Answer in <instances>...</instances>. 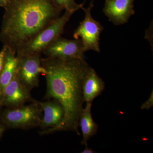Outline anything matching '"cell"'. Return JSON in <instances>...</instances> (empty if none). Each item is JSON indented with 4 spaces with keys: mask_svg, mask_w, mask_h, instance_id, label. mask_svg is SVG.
<instances>
[{
    "mask_svg": "<svg viewBox=\"0 0 153 153\" xmlns=\"http://www.w3.org/2000/svg\"><path fill=\"white\" fill-rule=\"evenodd\" d=\"M16 74L25 87L31 91L39 85V76H45L46 70L41 64V55H16Z\"/></svg>",
    "mask_w": 153,
    "mask_h": 153,
    "instance_id": "8992f818",
    "label": "cell"
},
{
    "mask_svg": "<svg viewBox=\"0 0 153 153\" xmlns=\"http://www.w3.org/2000/svg\"><path fill=\"white\" fill-rule=\"evenodd\" d=\"M4 127L0 125V137L2 134L3 132H4Z\"/></svg>",
    "mask_w": 153,
    "mask_h": 153,
    "instance_id": "d6986e66",
    "label": "cell"
},
{
    "mask_svg": "<svg viewBox=\"0 0 153 153\" xmlns=\"http://www.w3.org/2000/svg\"><path fill=\"white\" fill-rule=\"evenodd\" d=\"M7 50V47L6 46H4L3 49L0 52V73L2 70L5 62Z\"/></svg>",
    "mask_w": 153,
    "mask_h": 153,
    "instance_id": "9a60e30c",
    "label": "cell"
},
{
    "mask_svg": "<svg viewBox=\"0 0 153 153\" xmlns=\"http://www.w3.org/2000/svg\"><path fill=\"white\" fill-rule=\"evenodd\" d=\"M46 70L47 99L57 100L63 106L64 116L55 128L41 133L49 134L58 131H74L79 135V119L84 102L82 92L83 78L90 66L84 59L41 58Z\"/></svg>",
    "mask_w": 153,
    "mask_h": 153,
    "instance_id": "6da1fadb",
    "label": "cell"
},
{
    "mask_svg": "<svg viewBox=\"0 0 153 153\" xmlns=\"http://www.w3.org/2000/svg\"><path fill=\"white\" fill-rule=\"evenodd\" d=\"M74 12L65 10L58 19L42 30L16 52V55H41L44 50L63 34Z\"/></svg>",
    "mask_w": 153,
    "mask_h": 153,
    "instance_id": "3957f363",
    "label": "cell"
},
{
    "mask_svg": "<svg viewBox=\"0 0 153 153\" xmlns=\"http://www.w3.org/2000/svg\"><path fill=\"white\" fill-rule=\"evenodd\" d=\"M93 7L92 1L87 8H82L85 12V18L73 34L75 39H81L84 52L91 50L97 52L100 51V37L104 28L92 18L91 10Z\"/></svg>",
    "mask_w": 153,
    "mask_h": 153,
    "instance_id": "5b68a950",
    "label": "cell"
},
{
    "mask_svg": "<svg viewBox=\"0 0 153 153\" xmlns=\"http://www.w3.org/2000/svg\"><path fill=\"white\" fill-rule=\"evenodd\" d=\"M35 100L30 91L21 82L16 73L4 89L0 97V104L9 108H16Z\"/></svg>",
    "mask_w": 153,
    "mask_h": 153,
    "instance_id": "ba28073f",
    "label": "cell"
},
{
    "mask_svg": "<svg viewBox=\"0 0 153 153\" xmlns=\"http://www.w3.org/2000/svg\"><path fill=\"white\" fill-rule=\"evenodd\" d=\"M4 8L0 40L16 53L62 12L52 0H9Z\"/></svg>",
    "mask_w": 153,
    "mask_h": 153,
    "instance_id": "7a4b0ae2",
    "label": "cell"
},
{
    "mask_svg": "<svg viewBox=\"0 0 153 153\" xmlns=\"http://www.w3.org/2000/svg\"><path fill=\"white\" fill-rule=\"evenodd\" d=\"M82 153H96L95 151L89 148L88 147V146H85V148L84 150L82 151L81 152Z\"/></svg>",
    "mask_w": 153,
    "mask_h": 153,
    "instance_id": "e0dca14e",
    "label": "cell"
},
{
    "mask_svg": "<svg viewBox=\"0 0 153 153\" xmlns=\"http://www.w3.org/2000/svg\"><path fill=\"white\" fill-rule=\"evenodd\" d=\"M17 66L16 53L7 47L5 62L0 73V97L6 86L16 73Z\"/></svg>",
    "mask_w": 153,
    "mask_h": 153,
    "instance_id": "4fadbf2b",
    "label": "cell"
},
{
    "mask_svg": "<svg viewBox=\"0 0 153 153\" xmlns=\"http://www.w3.org/2000/svg\"><path fill=\"white\" fill-rule=\"evenodd\" d=\"M54 4L60 10L73 11L75 13L76 11L82 9L85 4V1L82 4H76L75 0H52Z\"/></svg>",
    "mask_w": 153,
    "mask_h": 153,
    "instance_id": "5bb4252c",
    "label": "cell"
},
{
    "mask_svg": "<svg viewBox=\"0 0 153 153\" xmlns=\"http://www.w3.org/2000/svg\"><path fill=\"white\" fill-rule=\"evenodd\" d=\"M84 52L81 39L68 40L60 36L43 53L47 57L70 59H84Z\"/></svg>",
    "mask_w": 153,
    "mask_h": 153,
    "instance_id": "52a82bcc",
    "label": "cell"
},
{
    "mask_svg": "<svg viewBox=\"0 0 153 153\" xmlns=\"http://www.w3.org/2000/svg\"><path fill=\"white\" fill-rule=\"evenodd\" d=\"M9 0H0V7L4 8L8 3Z\"/></svg>",
    "mask_w": 153,
    "mask_h": 153,
    "instance_id": "ac0fdd59",
    "label": "cell"
},
{
    "mask_svg": "<svg viewBox=\"0 0 153 153\" xmlns=\"http://www.w3.org/2000/svg\"><path fill=\"white\" fill-rule=\"evenodd\" d=\"M92 102H86V106L83 108L79 119V125L81 127L82 140L81 144L87 146L88 140L95 135L97 132L98 126L94 121L91 113Z\"/></svg>",
    "mask_w": 153,
    "mask_h": 153,
    "instance_id": "7c38bea8",
    "label": "cell"
},
{
    "mask_svg": "<svg viewBox=\"0 0 153 153\" xmlns=\"http://www.w3.org/2000/svg\"><path fill=\"white\" fill-rule=\"evenodd\" d=\"M105 88V82L95 70L89 67L85 74L82 84L83 100L92 102L96 97L101 94Z\"/></svg>",
    "mask_w": 153,
    "mask_h": 153,
    "instance_id": "8fae6325",
    "label": "cell"
},
{
    "mask_svg": "<svg viewBox=\"0 0 153 153\" xmlns=\"http://www.w3.org/2000/svg\"><path fill=\"white\" fill-rule=\"evenodd\" d=\"M43 115L39 101L35 100L30 104L9 108L3 113L1 118L10 128L28 130L40 126Z\"/></svg>",
    "mask_w": 153,
    "mask_h": 153,
    "instance_id": "277c9868",
    "label": "cell"
},
{
    "mask_svg": "<svg viewBox=\"0 0 153 153\" xmlns=\"http://www.w3.org/2000/svg\"><path fill=\"white\" fill-rule=\"evenodd\" d=\"M42 108L43 115L40 127L39 134L55 128L62 122L64 116L63 106L55 100L39 102Z\"/></svg>",
    "mask_w": 153,
    "mask_h": 153,
    "instance_id": "30bf717a",
    "label": "cell"
},
{
    "mask_svg": "<svg viewBox=\"0 0 153 153\" xmlns=\"http://www.w3.org/2000/svg\"><path fill=\"white\" fill-rule=\"evenodd\" d=\"M134 0H105L103 12L115 25H120L128 22L135 14Z\"/></svg>",
    "mask_w": 153,
    "mask_h": 153,
    "instance_id": "9c48e42d",
    "label": "cell"
},
{
    "mask_svg": "<svg viewBox=\"0 0 153 153\" xmlns=\"http://www.w3.org/2000/svg\"><path fill=\"white\" fill-rule=\"evenodd\" d=\"M153 92H152V94H151V96L149 98L147 101H146L143 104L141 107V108L142 109H149L150 108L152 107L153 105Z\"/></svg>",
    "mask_w": 153,
    "mask_h": 153,
    "instance_id": "2e32d148",
    "label": "cell"
}]
</instances>
